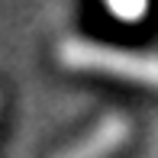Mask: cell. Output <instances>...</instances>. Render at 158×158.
I'll list each match as a JSON object with an SVG mask.
<instances>
[{
    "label": "cell",
    "instance_id": "cell-3",
    "mask_svg": "<svg viewBox=\"0 0 158 158\" xmlns=\"http://www.w3.org/2000/svg\"><path fill=\"white\" fill-rule=\"evenodd\" d=\"M103 3L119 23H142L148 13V0H103Z\"/></svg>",
    "mask_w": 158,
    "mask_h": 158
},
{
    "label": "cell",
    "instance_id": "cell-1",
    "mask_svg": "<svg viewBox=\"0 0 158 158\" xmlns=\"http://www.w3.org/2000/svg\"><path fill=\"white\" fill-rule=\"evenodd\" d=\"M55 55L68 71H90V74H106L116 81H132L142 87H158V52H135V48L68 35L58 42Z\"/></svg>",
    "mask_w": 158,
    "mask_h": 158
},
{
    "label": "cell",
    "instance_id": "cell-2",
    "mask_svg": "<svg viewBox=\"0 0 158 158\" xmlns=\"http://www.w3.org/2000/svg\"><path fill=\"white\" fill-rule=\"evenodd\" d=\"M129 135H132V123L123 113H110L52 158H113L129 142Z\"/></svg>",
    "mask_w": 158,
    "mask_h": 158
}]
</instances>
